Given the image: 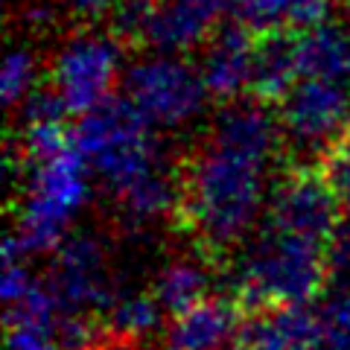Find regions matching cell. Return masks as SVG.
I'll use <instances>...</instances> for the list:
<instances>
[{"instance_id":"obj_33","label":"cell","mask_w":350,"mask_h":350,"mask_svg":"<svg viewBox=\"0 0 350 350\" xmlns=\"http://www.w3.org/2000/svg\"><path fill=\"white\" fill-rule=\"evenodd\" d=\"M321 350H350V342H345L342 336H336L330 327H327V338H324V345Z\"/></svg>"},{"instance_id":"obj_4","label":"cell","mask_w":350,"mask_h":350,"mask_svg":"<svg viewBox=\"0 0 350 350\" xmlns=\"http://www.w3.org/2000/svg\"><path fill=\"white\" fill-rule=\"evenodd\" d=\"M82 161L85 158L76 152V146H70L59 158L32 167L18 216V231L12 234L24 254H47L62 248L70 216L88 199Z\"/></svg>"},{"instance_id":"obj_30","label":"cell","mask_w":350,"mask_h":350,"mask_svg":"<svg viewBox=\"0 0 350 350\" xmlns=\"http://www.w3.org/2000/svg\"><path fill=\"white\" fill-rule=\"evenodd\" d=\"M64 3H68L73 18L96 21V18H103V15L111 12V9L117 6V0H64Z\"/></svg>"},{"instance_id":"obj_34","label":"cell","mask_w":350,"mask_h":350,"mask_svg":"<svg viewBox=\"0 0 350 350\" xmlns=\"http://www.w3.org/2000/svg\"><path fill=\"white\" fill-rule=\"evenodd\" d=\"M347 21H350V0H347Z\"/></svg>"},{"instance_id":"obj_2","label":"cell","mask_w":350,"mask_h":350,"mask_svg":"<svg viewBox=\"0 0 350 350\" xmlns=\"http://www.w3.org/2000/svg\"><path fill=\"white\" fill-rule=\"evenodd\" d=\"M330 245L266 228L234 280L231 298L248 315L278 306H306L330 280Z\"/></svg>"},{"instance_id":"obj_19","label":"cell","mask_w":350,"mask_h":350,"mask_svg":"<svg viewBox=\"0 0 350 350\" xmlns=\"http://www.w3.org/2000/svg\"><path fill=\"white\" fill-rule=\"evenodd\" d=\"M62 304L56 298L53 286H41L36 283L24 298H18L15 304H9L6 310V327H29V330H44V333H56V324L62 319Z\"/></svg>"},{"instance_id":"obj_7","label":"cell","mask_w":350,"mask_h":350,"mask_svg":"<svg viewBox=\"0 0 350 350\" xmlns=\"http://www.w3.org/2000/svg\"><path fill=\"white\" fill-rule=\"evenodd\" d=\"M278 108L280 126L292 137V144L312 149L319 161L350 129V94L345 82L304 79Z\"/></svg>"},{"instance_id":"obj_28","label":"cell","mask_w":350,"mask_h":350,"mask_svg":"<svg viewBox=\"0 0 350 350\" xmlns=\"http://www.w3.org/2000/svg\"><path fill=\"white\" fill-rule=\"evenodd\" d=\"M32 286L36 283H32L24 260H3V301L6 304H15L18 298H24Z\"/></svg>"},{"instance_id":"obj_12","label":"cell","mask_w":350,"mask_h":350,"mask_svg":"<svg viewBox=\"0 0 350 350\" xmlns=\"http://www.w3.org/2000/svg\"><path fill=\"white\" fill-rule=\"evenodd\" d=\"M301 32L292 27H271L254 32V59H251V85L248 94L266 105H280L289 91L298 85Z\"/></svg>"},{"instance_id":"obj_29","label":"cell","mask_w":350,"mask_h":350,"mask_svg":"<svg viewBox=\"0 0 350 350\" xmlns=\"http://www.w3.org/2000/svg\"><path fill=\"white\" fill-rule=\"evenodd\" d=\"M6 350H59L56 338L44 330H29V327H9Z\"/></svg>"},{"instance_id":"obj_20","label":"cell","mask_w":350,"mask_h":350,"mask_svg":"<svg viewBox=\"0 0 350 350\" xmlns=\"http://www.w3.org/2000/svg\"><path fill=\"white\" fill-rule=\"evenodd\" d=\"M155 6L158 0H117V6L108 12V36L120 47H146Z\"/></svg>"},{"instance_id":"obj_15","label":"cell","mask_w":350,"mask_h":350,"mask_svg":"<svg viewBox=\"0 0 350 350\" xmlns=\"http://www.w3.org/2000/svg\"><path fill=\"white\" fill-rule=\"evenodd\" d=\"M298 56L304 79L345 82L350 76V32L330 21L304 29L298 38Z\"/></svg>"},{"instance_id":"obj_18","label":"cell","mask_w":350,"mask_h":350,"mask_svg":"<svg viewBox=\"0 0 350 350\" xmlns=\"http://www.w3.org/2000/svg\"><path fill=\"white\" fill-rule=\"evenodd\" d=\"M163 306L158 304L155 295H120L111 301L105 315V330L120 338H131L140 342V336H146L152 327L158 324Z\"/></svg>"},{"instance_id":"obj_26","label":"cell","mask_w":350,"mask_h":350,"mask_svg":"<svg viewBox=\"0 0 350 350\" xmlns=\"http://www.w3.org/2000/svg\"><path fill=\"white\" fill-rule=\"evenodd\" d=\"M321 167H324L327 175H330V181H333L336 193L342 196V202L350 204V129L321 158Z\"/></svg>"},{"instance_id":"obj_16","label":"cell","mask_w":350,"mask_h":350,"mask_svg":"<svg viewBox=\"0 0 350 350\" xmlns=\"http://www.w3.org/2000/svg\"><path fill=\"white\" fill-rule=\"evenodd\" d=\"M117 204H120V213H123L126 225L131 228L149 225L155 219H161L163 213L175 211V204H178V178H172V175L161 172L155 167L120 193Z\"/></svg>"},{"instance_id":"obj_21","label":"cell","mask_w":350,"mask_h":350,"mask_svg":"<svg viewBox=\"0 0 350 350\" xmlns=\"http://www.w3.org/2000/svg\"><path fill=\"white\" fill-rule=\"evenodd\" d=\"M70 146H73V131H68L62 123H38V126H27L24 137H21V158L29 167H36V163L59 158Z\"/></svg>"},{"instance_id":"obj_23","label":"cell","mask_w":350,"mask_h":350,"mask_svg":"<svg viewBox=\"0 0 350 350\" xmlns=\"http://www.w3.org/2000/svg\"><path fill=\"white\" fill-rule=\"evenodd\" d=\"M292 0H231V9L239 24L251 32H262L271 27H286Z\"/></svg>"},{"instance_id":"obj_24","label":"cell","mask_w":350,"mask_h":350,"mask_svg":"<svg viewBox=\"0 0 350 350\" xmlns=\"http://www.w3.org/2000/svg\"><path fill=\"white\" fill-rule=\"evenodd\" d=\"M21 114H24L27 126H38V123H64V117L70 114L68 103H64V96L56 91V85H41V88H32L24 100V108H21Z\"/></svg>"},{"instance_id":"obj_5","label":"cell","mask_w":350,"mask_h":350,"mask_svg":"<svg viewBox=\"0 0 350 350\" xmlns=\"http://www.w3.org/2000/svg\"><path fill=\"white\" fill-rule=\"evenodd\" d=\"M342 196L321 163H295L275 184L269 202V228L330 245L342 228Z\"/></svg>"},{"instance_id":"obj_31","label":"cell","mask_w":350,"mask_h":350,"mask_svg":"<svg viewBox=\"0 0 350 350\" xmlns=\"http://www.w3.org/2000/svg\"><path fill=\"white\" fill-rule=\"evenodd\" d=\"M330 257H333L336 269L350 266V222H345L342 228H338V234L333 239V248H330Z\"/></svg>"},{"instance_id":"obj_14","label":"cell","mask_w":350,"mask_h":350,"mask_svg":"<svg viewBox=\"0 0 350 350\" xmlns=\"http://www.w3.org/2000/svg\"><path fill=\"white\" fill-rule=\"evenodd\" d=\"M269 108L271 105L254 100V96L251 100H234L231 105L222 108L211 137L219 140L222 146H231L243 155L269 163L280 131V123H275Z\"/></svg>"},{"instance_id":"obj_8","label":"cell","mask_w":350,"mask_h":350,"mask_svg":"<svg viewBox=\"0 0 350 350\" xmlns=\"http://www.w3.org/2000/svg\"><path fill=\"white\" fill-rule=\"evenodd\" d=\"M120 70V44L111 36H79L59 50L50 82L64 96L70 114H88L111 96Z\"/></svg>"},{"instance_id":"obj_25","label":"cell","mask_w":350,"mask_h":350,"mask_svg":"<svg viewBox=\"0 0 350 350\" xmlns=\"http://www.w3.org/2000/svg\"><path fill=\"white\" fill-rule=\"evenodd\" d=\"M336 271L338 275L333 280L330 298H327L324 321L336 336H342L345 342H350V266L336 269Z\"/></svg>"},{"instance_id":"obj_3","label":"cell","mask_w":350,"mask_h":350,"mask_svg":"<svg viewBox=\"0 0 350 350\" xmlns=\"http://www.w3.org/2000/svg\"><path fill=\"white\" fill-rule=\"evenodd\" d=\"M73 146L91 161L114 196L158 167L152 123L129 96H108L105 103L82 114L73 129Z\"/></svg>"},{"instance_id":"obj_32","label":"cell","mask_w":350,"mask_h":350,"mask_svg":"<svg viewBox=\"0 0 350 350\" xmlns=\"http://www.w3.org/2000/svg\"><path fill=\"white\" fill-rule=\"evenodd\" d=\"M91 350H137V342H131V338H120L114 333L103 330V336L96 338V345Z\"/></svg>"},{"instance_id":"obj_1","label":"cell","mask_w":350,"mask_h":350,"mask_svg":"<svg viewBox=\"0 0 350 350\" xmlns=\"http://www.w3.org/2000/svg\"><path fill=\"white\" fill-rule=\"evenodd\" d=\"M262 170L266 161L211 137L178 175L172 225L193 237L207 266H219L254 225L262 202Z\"/></svg>"},{"instance_id":"obj_11","label":"cell","mask_w":350,"mask_h":350,"mask_svg":"<svg viewBox=\"0 0 350 350\" xmlns=\"http://www.w3.org/2000/svg\"><path fill=\"white\" fill-rule=\"evenodd\" d=\"M251 59H254V32L245 24H225L207 38L202 59V82L219 103H234L251 85Z\"/></svg>"},{"instance_id":"obj_17","label":"cell","mask_w":350,"mask_h":350,"mask_svg":"<svg viewBox=\"0 0 350 350\" xmlns=\"http://www.w3.org/2000/svg\"><path fill=\"white\" fill-rule=\"evenodd\" d=\"M207 286H211V275L204 269L193 266V262H170L167 269L155 280V298L163 310L178 315L190 306L202 304L207 298Z\"/></svg>"},{"instance_id":"obj_13","label":"cell","mask_w":350,"mask_h":350,"mask_svg":"<svg viewBox=\"0 0 350 350\" xmlns=\"http://www.w3.org/2000/svg\"><path fill=\"white\" fill-rule=\"evenodd\" d=\"M245 315L234 298H204L202 304L172 315L167 350H225L237 342Z\"/></svg>"},{"instance_id":"obj_27","label":"cell","mask_w":350,"mask_h":350,"mask_svg":"<svg viewBox=\"0 0 350 350\" xmlns=\"http://www.w3.org/2000/svg\"><path fill=\"white\" fill-rule=\"evenodd\" d=\"M333 3H336V0H292L286 27L298 29V32L312 29V27H321L324 21L330 18Z\"/></svg>"},{"instance_id":"obj_22","label":"cell","mask_w":350,"mask_h":350,"mask_svg":"<svg viewBox=\"0 0 350 350\" xmlns=\"http://www.w3.org/2000/svg\"><path fill=\"white\" fill-rule=\"evenodd\" d=\"M32 82H36V56L29 50H12L3 62V76H0L3 103H24L27 94L32 91Z\"/></svg>"},{"instance_id":"obj_10","label":"cell","mask_w":350,"mask_h":350,"mask_svg":"<svg viewBox=\"0 0 350 350\" xmlns=\"http://www.w3.org/2000/svg\"><path fill=\"white\" fill-rule=\"evenodd\" d=\"M231 0H158L149 24L146 47L161 56H178L196 50L219 29L225 6Z\"/></svg>"},{"instance_id":"obj_9","label":"cell","mask_w":350,"mask_h":350,"mask_svg":"<svg viewBox=\"0 0 350 350\" xmlns=\"http://www.w3.org/2000/svg\"><path fill=\"white\" fill-rule=\"evenodd\" d=\"M50 286L64 312L108 310L114 295L105 271L103 245L85 234H76L68 243H62Z\"/></svg>"},{"instance_id":"obj_6","label":"cell","mask_w":350,"mask_h":350,"mask_svg":"<svg viewBox=\"0 0 350 350\" xmlns=\"http://www.w3.org/2000/svg\"><path fill=\"white\" fill-rule=\"evenodd\" d=\"M126 96L155 126H181L202 111L207 88L202 73L175 56H155L135 64L126 76Z\"/></svg>"}]
</instances>
